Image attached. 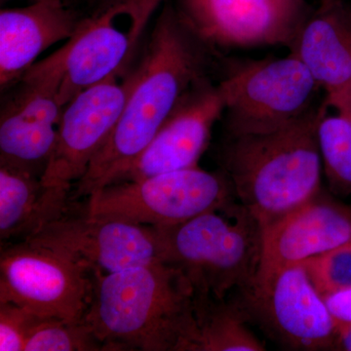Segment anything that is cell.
Segmentation results:
<instances>
[{"mask_svg": "<svg viewBox=\"0 0 351 351\" xmlns=\"http://www.w3.org/2000/svg\"><path fill=\"white\" fill-rule=\"evenodd\" d=\"M218 50L208 44L167 0L157 13L133 85L112 135L76 182L71 200L107 186L149 145L191 88L210 77Z\"/></svg>", "mask_w": 351, "mask_h": 351, "instance_id": "cell-1", "label": "cell"}, {"mask_svg": "<svg viewBox=\"0 0 351 351\" xmlns=\"http://www.w3.org/2000/svg\"><path fill=\"white\" fill-rule=\"evenodd\" d=\"M195 297L184 271L162 261L112 274L93 269L83 320L112 351H186Z\"/></svg>", "mask_w": 351, "mask_h": 351, "instance_id": "cell-2", "label": "cell"}, {"mask_svg": "<svg viewBox=\"0 0 351 351\" xmlns=\"http://www.w3.org/2000/svg\"><path fill=\"white\" fill-rule=\"evenodd\" d=\"M324 101L292 123L265 133L228 135L219 143L218 163L237 199L271 225L323 191L317 126Z\"/></svg>", "mask_w": 351, "mask_h": 351, "instance_id": "cell-3", "label": "cell"}, {"mask_svg": "<svg viewBox=\"0 0 351 351\" xmlns=\"http://www.w3.org/2000/svg\"><path fill=\"white\" fill-rule=\"evenodd\" d=\"M158 230L164 262L184 271L195 295L226 299L257 274L263 228L237 198L180 225Z\"/></svg>", "mask_w": 351, "mask_h": 351, "instance_id": "cell-4", "label": "cell"}, {"mask_svg": "<svg viewBox=\"0 0 351 351\" xmlns=\"http://www.w3.org/2000/svg\"><path fill=\"white\" fill-rule=\"evenodd\" d=\"M166 1L108 0L82 17L73 36L43 60L60 76L64 107L83 90L130 71L149 23Z\"/></svg>", "mask_w": 351, "mask_h": 351, "instance_id": "cell-5", "label": "cell"}, {"mask_svg": "<svg viewBox=\"0 0 351 351\" xmlns=\"http://www.w3.org/2000/svg\"><path fill=\"white\" fill-rule=\"evenodd\" d=\"M221 169L173 171L134 182L108 184L88 196L85 212L156 228H170L235 199Z\"/></svg>", "mask_w": 351, "mask_h": 351, "instance_id": "cell-6", "label": "cell"}, {"mask_svg": "<svg viewBox=\"0 0 351 351\" xmlns=\"http://www.w3.org/2000/svg\"><path fill=\"white\" fill-rule=\"evenodd\" d=\"M226 106L225 134L265 133L301 119L317 105L320 87L293 53L245 62L221 80Z\"/></svg>", "mask_w": 351, "mask_h": 351, "instance_id": "cell-7", "label": "cell"}, {"mask_svg": "<svg viewBox=\"0 0 351 351\" xmlns=\"http://www.w3.org/2000/svg\"><path fill=\"white\" fill-rule=\"evenodd\" d=\"M235 301L254 324L291 350H338L339 330L302 263L256 274Z\"/></svg>", "mask_w": 351, "mask_h": 351, "instance_id": "cell-8", "label": "cell"}, {"mask_svg": "<svg viewBox=\"0 0 351 351\" xmlns=\"http://www.w3.org/2000/svg\"><path fill=\"white\" fill-rule=\"evenodd\" d=\"M93 269L60 252L29 241L1 244L0 302H12L41 318L83 320Z\"/></svg>", "mask_w": 351, "mask_h": 351, "instance_id": "cell-9", "label": "cell"}, {"mask_svg": "<svg viewBox=\"0 0 351 351\" xmlns=\"http://www.w3.org/2000/svg\"><path fill=\"white\" fill-rule=\"evenodd\" d=\"M73 203L68 211L24 240L60 252L91 269L112 274L162 261L158 228L124 219L95 217Z\"/></svg>", "mask_w": 351, "mask_h": 351, "instance_id": "cell-10", "label": "cell"}, {"mask_svg": "<svg viewBox=\"0 0 351 351\" xmlns=\"http://www.w3.org/2000/svg\"><path fill=\"white\" fill-rule=\"evenodd\" d=\"M60 76L38 62L5 91L0 112V165L43 177L56 147L64 106Z\"/></svg>", "mask_w": 351, "mask_h": 351, "instance_id": "cell-11", "label": "cell"}, {"mask_svg": "<svg viewBox=\"0 0 351 351\" xmlns=\"http://www.w3.org/2000/svg\"><path fill=\"white\" fill-rule=\"evenodd\" d=\"M182 19L218 50L290 48L313 9L306 0H172Z\"/></svg>", "mask_w": 351, "mask_h": 351, "instance_id": "cell-12", "label": "cell"}, {"mask_svg": "<svg viewBox=\"0 0 351 351\" xmlns=\"http://www.w3.org/2000/svg\"><path fill=\"white\" fill-rule=\"evenodd\" d=\"M133 85L132 69L76 95L64 108L56 147L41 180L73 189L108 142Z\"/></svg>", "mask_w": 351, "mask_h": 351, "instance_id": "cell-13", "label": "cell"}, {"mask_svg": "<svg viewBox=\"0 0 351 351\" xmlns=\"http://www.w3.org/2000/svg\"><path fill=\"white\" fill-rule=\"evenodd\" d=\"M226 106L221 82L214 83L207 77L196 83L145 151L110 184L197 167L210 144L215 124L223 119Z\"/></svg>", "mask_w": 351, "mask_h": 351, "instance_id": "cell-14", "label": "cell"}, {"mask_svg": "<svg viewBox=\"0 0 351 351\" xmlns=\"http://www.w3.org/2000/svg\"><path fill=\"white\" fill-rule=\"evenodd\" d=\"M348 243H351V207L323 189L313 199L263 228L257 274L302 263Z\"/></svg>", "mask_w": 351, "mask_h": 351, "instance_id": "cell-15", "label": "cell"}, {"mask_svg": "<svg viewBox=\"0 0 351 351\" xmlns=\"http://www.w3.org/2000/svg\"><path fill=\"white\" fill-rule=\"evenodd\" d=\"M289 52L306 66L334 112L351 113V5L335 0L318 5L302 25Z\"/></svg>", "mask_w": 351, "mask_h": 351, "instance_id": "cell-16", "label": "cell"}, {"mask_svg": "<svg viewBox=\"0 0 351 351\" xmlns=\"http://www.w3.org/2000/svg\"><path fill=\"white\" fill-rule=\"evenodd\" d=\"M82 17L64 0H34L0 12V86L19 82L36 58L59 41L69 40Z\"/></svg>", "mask_w": 351, "mask_h": 351, "instance_id": "cell-17", "label": "cell"}, {"mask_svg": "<svg viewBox=\"0 0 351 351\" xmlns=\"http://www.w3.org/2000/svg\"><path fill=\"white\" fill-rule=\"evenodd\" d=\"M73 189L47 186L40 177L0 165L1 244L24 241L71 207Z\"/></svg>", "mask_w": 351, "mask_h": 351, "instance_id": "cell-18", "label": "cell"}, {"mask_svg": "<svg viewBox=\"0 0 351 351\" xmlns=\"http://www.w3.org/2000/svg\"><path fill=\"white\" fill-rule=\"evenodd\" d=\"M195 325L186 351H265L234 299L195 297Z\"/></svg>", "mask_w": 351, "mask_h": 351, "instance_id": "cell-19", "label": "cell"}, {"mask_svg": "<svg viewBox=\"0 0 351 351\" xmlns=\"http://www.w3.org/2000/svg\"><path fill=\"white\" fill-rule=\"evenodd\" d=\"M328 112L325 105L317 126L323 173L330 195L351 207V113Z\"/></svg>", "mask_w": 351, "mask_h": 351, "instance_id": "cell-20", "label": "cell"}, {"mask_svg": "<svg viewBox=\"0 0 351 351\" xmlns=\"http://www.w3.org/2000/svg\"><path fill=\"white\" fill-rule=\"evenodd\" d=\"M112 351L84 320L45 318L34 327L24 351Z\"/></svg>", "mask_w": 351, "mask_h": 351, "instance_id": "cell-21", "label": "cell"}, {"mask_svg": "<svg viewBox=\"0 0 351 351\" xmlns=\"http://www.w3.org/2000/svg\"><path fill=\"white\" fill-rule=\"evenodd\" d=\"M323 300L351 289V243L302 263Z\"/></svg>", "mask_w": 351, "mask_h": 351, "instance_id": "cell-22", "label": "cell"}, {"mask_svg": "<svg viewBox=\"0 0 351 351\" xmlns=\"http://www.w3.org/2000/svg\"><path fill=\"white\" fill-rule=\"evenodd\" d=\"M43 319L12 302H0V350L24 351L25 341Z\"/></svg>", "mask_w": 351, "mask_h": 351, "instance_id": "cell-23", "label": "cell"}, {"mask_svg": "<svg viewBox=\"0 0 351 351\" xmlns=\"http://www.w3.org/2000/svg\"><path fill=\"white\" fill-rule=\"evenodd\" d=\"M324 301L338 328L351 324V289L330 295Z\"/></svg>", "mask_w": 351, "mask_h": 351, "instance_id": "cell-24", "label": "cell"}, {"mask_svg": "<svg viewBox=\"0 0 351 351\" xmlns=\"http://www.w3.org/2000/svg\"><path fill=\"white\" fill-rule=\"evenodd\" d=\"M338 350L351 351V324L338 328Z\"/></svg>", "mask_w": 351, "mask_h": 351, "instance_id": "cell-25", "label": "cell"}, {"mask_svg": "<svg viewBox=\"0 0 351 351\" xmlns=\"http://www.w3.org/2000/svg\"><path fill=\"white\" fill-rule=\"evenodd\" d=\"M89 3H91L94 7L98 6L99 4L104 3V2L108 1V0H88Z\"/></svg>", "mask_w": 351, "mask_h": 351, "instance_id": "cell-26", "label": "cell"}, {"mask_svg": "<svg viewBox=\"0 0 351 351\" xmlns=\"http://www.w3.org/2000/svg\"><path fill=\"white\" fill-rule=\"evenodd\" d=\"M335 0H319V5L320 6H326L329 5V4L332 3Z\"/></svg>", "mask_w": 351, "mask_h": 351, "instance_id": "cell-27", "label": "cell"}, {"mask_svg": "<svg viewBox=\"0 0 351 351\" xmlns=\"http://www.w3.org/2000/svg\"><path fill=\"white\" fill-rule=\"evenodd\" d=\"M32 1H34V0H32Z\"/></svg>", "mask_w": 351, "mask_h": 351, "instance_id": "cell-28", "label": "cell"}]
</instances>
